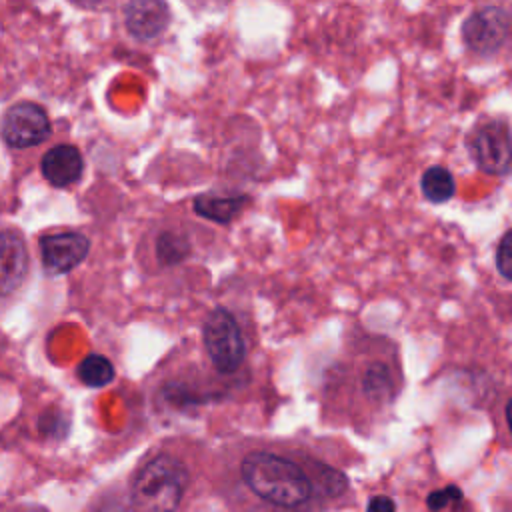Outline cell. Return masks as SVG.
<instances>
[{"label": "cell", "mask_w": 512, "mask_h": 512, "mask_svg": "<svg viewBox=\"0 0 512 512\" xmlns=\"http://www.w3.org/2000/svg\"><path fill=\"white\" fill-rule=\"evenodd\" d=\"M240 472L256 496L276 506H298L312 492L306 472L296 462L272 452H250L242 460Z\"/></svg>", "instance_id": "cell-1"}, {"label": "cell", "mask_w": 512, "mask_h": 512, "mask_svg": "<svg viewBox=\"0 0 512 512\" xmlns=\"http://www.w3.org/2000/svg\"><path fill=\"white\" fill-rule=\"evenodd\" d=\"M188 484L186 466L168 454H160L144 464L136 474L130 504L132 512H174Z\"/></svg>", "instance_id": "cell-2"}, {"label": "cell", "mask_w": 512, "mask_h": 512, "mask_svg": "<svg viewBox=\"0 0 512 512\" xmlns=\"http://www.w3.org/2000/svg\"><path fill=\"white\" fill-rule=\"evenodd\" d=\"M342 374L352 376L360 396L374 406L390 404L402 386V370L394 350L360 352L342 366Z\"/></svg>", "instance_id": "cell-3"}, {"label": "cell", "mask_w": 512, "mask_h": 512, "mask_svg": "<svg viewBox=\"0 0 512 512\" xmlns=\"http://www.w3.org/2000/svg\"><path fill=\"white\" fill-rule=\"evenodd\" d=\"M202 346L220 374H234L246 360V340L228 308H214L202 322Z\"/></svg>", "instance_id": "cell-4"}, {"label": "cell", "mask_w": 512, "mask_h": 512, "mask_svg": "<svg viewBox=\"0 0 512 512\" xmlns=\"http://www.w3.org/2000/svg\"><path fill=\"white\" fill-rule=\"evenodd\" d=\"M512 16L502 6H482L474 10L460 28L464 46L478 56L496 54L510 34Z\"/></svg>", "instance_id": "cell-5"}, {"label": "cell", "mask_w": 512, "mask_h": 512, "mask_svg": "<svg viewBox=\"0 0 512 512\" xmlns=\"http://www.w3.org/2000/svg\"><path fill=\"white\" fill-rule=\"evenodd\" d=\"M510 128L502 118L480 124L468 138V152L476 168L490 176L510 170Z\"/></svg>", "instance_id": "cell-6"}, {"label": "cell", "mask_w": 512, "mask_h": 512, "mask_svg": "<svg viewBox=\"0 0 512 512\" xmlns=\"http://www.w3.org/2000/svg\"><path fill=\"white\" fill-rule=\"evenodd\" d=\"M50 136L46 110L36 102H16L2 120V138L12 148H30Z\"/></svg>", "instance_id": "cell-7"}, {"label": "cell", "mask_w": 512, "mask_h": 512, "mask_svg": "<svg viewBox=\"0 0 512 512\" xmlns=\"http://www.w3.org/2000/svg\"><path fill=\"white\" fill-rule=\"evenodd\" d=\"M42 264L50 274L74 270L90 252V240L80 232H56L40 240Z\"/></svg>", "instance_id": "cell-8"}, {"label": "cell", "mask_w": 512, "mask_h": 512, "mask_svg": "<svg viewBox=\"0 0 512 512\" xmlns=\"http://www.w3.org/2000/svg\"><path fill=\"white\" fill-rule=\"evenodd\" d=\"M170 24V8L160 0H132L124 6V26L140 42L158 38Z\"/></svg>", "instance_id": "cell-9"}, {"label": "cell", "mask_w": 512, "mask_h": 512, "mask_svg": "<svg viewBox=\"0 0 512 512\" xmlns=\"http://www.w3.org/2000/svg\"><path fill=\"white\" fill-rule=\"evenodd\" d=\"M28 250L14 230H0V296L12 294L26 278Z\"/></svg>", "instance_id": "cell-10"}, {"label": "cell", "mask_w": 512, "mask_h": 512, "mask_svg": "<svg viewBox=\"0 0 512 512\" xmlns=\"http://www.w3.org/2000/svg\"><path fill=\"white\" fill-rule=\"evenodd\" d=\"M40 170L52 186L64 188L80 180L84 172V158L76 146L58 144L42 156Z\"/></svg>", "instance_id": "cell-11"}, {"label": "cell", "mask_w": 512, "mask_h": 512, "mask_svg": "<svg viewBox=\"0 0 512 512\" xmlns=\"http://www.w3.org/2000/svg\"><path fill=\"white\" fill-rule=\"evenodd\" d=\"M250 202V198L246 194L240 192H202L196 194L192 200V208L194 212L210 222L216 224H228L232 222Z\"/></svg>", "instance_id": "cell-12"}, {"label": "cell", "mask_w": 512, "mask_h": 512, "mask_svg": "<svg viewBox=\"0 0 512 512\" xmlns=\"http://www.w3.org/2000/svg\"><path fill=\"white\" fill-rule=\"evenodd\" d=\"M192 254V240L184 230L166 228L154 238V256L162 268H172L188 260Z\"/></svg>", "instance_id": "cell-13"}, {"label": "cell", "mask_w": 512, "mask_h": 512, "mask_svg": "<svg viewBox=\"0 0 512 512\" xmlns=\"http://www.w3.org/2000/svg\"><path fill=\"white\" fill-rule=\"evenodd\" d=\"M420 190L432 204H444L456 194V178L446 166H430L420 178Z\"/></svg>", "instance_id": "cell-14"}, {"label": "cell", "mask_w": 512, "mask_h": 512, "mask_svg": "<svg viewBox=\"0 0 512 512\" xmlns=\"http://www.w3.org/2000/svg\"><path fill=\"white\" fill-rule=\"evenodd\" d=\"M116 376L114 364L102 356V354H88L80 364H78V378L82 384L90 388H104L108 386Z\"/></svg>", "instance_id": "cell-15"}, {"label": "cell", "mask_w": 512, "mask_h": 512, "mask_svg": "<svg viewBox=\"0 0 512 512\" xmlns=\"http://www.w3.org/2000/svg\"><path fill=\"white\" fill-rule=\"evenodd\" d=\"M496 268L504 280L512 278V232L506 230L496 246V256H494Z\"/></svg>", "instance_id": "cell-16"}, {"label": "cell", "mask_w": 512, "mask_h": 512, "mask_svg": "<svg viewBox=\"0 0 512 512\" xmlns=\"http://www.w3.org/2000/svg\"><path fill=\"white\" fill-rule=\"evenodd\" d=\"M460 496H462V494H460V490H458L456 486H446V488L436 490V492H432V494L428 496V506H430V510H442V508H446L448 504L460 500Z\"/></svg>", "instance_id": "cell-17"}, {"label": "cell", "mask_w": 512, "mask_h": 512, "mask_svg": "<svg viewBox=\"0 0 512 512\" xmlns=\"http://www.w3.org/2000/svg\"><path fill=\"white\" fill-rule=\"evenodd\" d=\"M366 512H394V502L388 496H374L370 498Z\"/></svg>", "instance_id": "cell-18"}, {"label": "cell", "mask_w": 512, "mask_h": 512, "mask_svg": "<svg viewBox=\"0 0 512 512\" xmlns=\"http://www.w3.org/2000/svg\"><path fill=\"white\" fill-rule=\"evenodd\" d=\"M108 512H126V510H122V508H110Z\"/></svg>", "instance_id": "cell-19"}]
</instances>
